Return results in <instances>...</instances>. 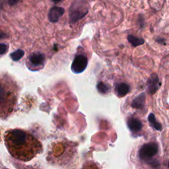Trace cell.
Returning a JSON list of instances; mask_svg holds the SVG:
<instances>
[{
	"instance_id": "1",
	"label": "cell",
	"mask_w": 169,
	"mask_h": 169,
	"mask_svg": "<svg viewBox=\"0 0 169 169\" xmlns=\"http://www.w3.org/2000/svg\"><path fill=\"white\" fill-rule=\"evenodd\" d=\"M3 140L10 155L17 160L29 161L41 152L39 141L24 130L9 129L5 132Z\"/></svg>"
},
{
	"instance_id": "2",
	"label": "cell",
	"mask_w": 169,
	"mask_h": 169,
	"mask_svg": "<svg viewBox=\"0 0 169 169\" xmlns=\"http://www.w3.org/2000/svg\"><path fill=\"white\" fill-rule=\"evenodd\" d=\"M17 101L15 84L0 81V118H5L13 111Z\"/></svg>"
},
{
	"instance_id": "3",
	"label": "cell",
	"mask_w": 169,
	"mask_h": 169,
	"mask_svg": "<svg viewBox=\"0 0 169 169\" xmlns=\"http://www.w3.org/2000/svg\"><path fill=\"white\" fill-rule=\"evenodd\" d=\"M88 13L87 5H84V2L75 1L72 4L69 11V21L71 24L75 23L77 21L83 19Z\"/></svg>"
},
{
	"instance_id": "4",
	"label": "cell",
	"mask_w": 169,
	"mask_h": 169,
	"mask_svg": "<svg viewBox=\"0 0 169 169\" xmlns=\"http://www.w3.org/2000/svg\"><path fill=\"white\" fill-rule=\"evenodd\" d=\"M158 146L155 143L145 144L140 151V157L143 161H150L158 153Z\"/></svg>"
},
{
	"instance_id": "5",
	"label": "cell",
	"mask_w": 169,
	"mask_h": 169,
	"mask_svg": "<svg viewBox=\"0 0 169 169\" xmlns=\"http://www.w3.org/2000/svg\"><path fill=\"white\" fill-rule=\"evenodd\" d=\"M88 64V59L85 55L79 54L75 57L71 64V70L75 74L82 73L86 69Z\"/></svg>"
},
{
	"instance_id": "6",
	"label": "cell",
	"mask_w": 169,
	"mask_h": 169,
	"mask_svg": "<svg viewBox=\"0 0 169 169\" xmlns=\"http://www.w3.org/2000/svg\"><path fill=\"white\" fill-rule=\"evenodd\" d=\"M64 13L65 9L64 8L58 7V6H54L50 9L48 13V19L51 23H57Z\"/></svg>"
},
{
	"instance_id": "7",
	"label": "cell",
	"mask_w": 169,
	"mask_h": 169,
	"mask_svg": "<svg viewBox=\"0 0 169 169\" xmlns=\"http://www.w3.org/2000/svg\"><path fill=\"white\" fill-rule=\"evenodd\" d=\"M45 61V55L41 52L33 53L29 56V62L34 67H38L43 65Z\"/></svg>"
},
{
	"instance_id": "8",
	"label": "cell",
	"mask_w": 169,
	"mask_h": 169,
	"mask_svg": "<svg viewBox=\"0 0 169 169\" xmlns=\"http://www.w3.org/2000/svg\"><path fill=\"white\" fill-rule=\"evenodd\" d=\"M128 126L131 132L137 134L141 130L143 125L140 120L134 117H130L128 120Z\"/></svg>"
},
{
	"instance_id": "9",
	"label": "cell",
	"mask_w": 169,
	"mask_h": 169,
	"mask_svg": "<svg viewBox=\"0 0 169 169\" xmlns=\"http://www.w3.org/2000/svg\"><path fill=\"white\" fill-rule=\"evenodd\" d=\"M159 77L158 75L154 74L150 77L148 81V87L149 92L153 94L155 93L159 89Z\"/></svg>"
},
{
	"instance_id": "10",
	"label": "cell",
	"mask_w": 169,
	"mask_h": 169,
	"mask_svg": "<svg viewBox=\"0 0 169 169\" xmlns=\"http://www.w3.org/2000/svg\"><path fill=\"white\" fill-rule=\"evenodd\" d=\"M130 87L128 84L122 83L116 85V93L119 97H123L130 92Z\"/></svg>"
},
{
	"instance_id": "11",
	"label": "cell",
	"mask_w": 169,
	"mask_h": 169,
	"mask_svg": "<svg viewBox=\"0 0 169 169\" xmlns=\"http://www.w3.org/2000/svg\"><path fill=\"white\" fill-rule=\"evenodd\" d=\"M145 102H146V95H145V93H141L133 100L131 106L135 108L141 109V108H143Z\"/></svg>"
},
{
	"instance_id": "12",
	"label": "cell",
	"mask_w": 169,
	"mask_h": 169,
	"mask_svg": "<svg viewBox=\"0 0 169 169\" xmlns=\"http://www.w3.org/2000/svg\"><path fill=\"white\" fill-rule=\"evenodd\" d=\"M128 40L130 44H131L134 47L141 46L145 43L144 39L141 38L136 37L133 35H129L128 37Z\"/></svg>"
},
{
	"instance_id": "13",
	"label": "cell",
	"mask_w": 169,
	"mask_h": 169,
	"mask_svg": "<svg viewBox=\"0 0 169 169\" xmlns=\"http://www.w3.org/2000/svg\"><path fill=\"white\" fill-rule=\"evenodd\" d=\"M149 121L151 124V125H152L153 128H154L155 130L158 131H161L162 130V125H161L160 123H159L155 118V116L153 114H150L149 118H148Z\"/></svg>"
},
{
	"instance_id": "14",
	"label": "cell",
	"mask_w": 169,
	"mask_h": 169,
	"mask_svg": "<svg viewBox=\"0 0 169 169\" xmlns=\"http://www.w3.org/2000/svg\"><path fill=\"white\" fill-rule=\"evenodd\" d=\"M24 54H25V52L23 50L19 49L12 53L11 54V57L12 59L14 60V61H19V59H21L23 57Z\"/></svg>"
},
{
	"instance_id": "15",
	"label": "cell",
	"mask_w": 169,
	"mask_h": 169,
	"mask_svg": "<svg viewBox=\"0 0 169 169\" xmlns=\"http://www.w3.org/2000/svg\"><path fill=\"white\" fill-rule=\"evenodd\" d=\"M97 89L102 94H106L110 91V87L103 82H99L97 84Z\"/></svg>"
},
{
	"instance_id": "16",
	"label": "cell",
	"mask_w": 169,
	"mask_h": 169,
	"mask_svg": "<svg viewBox=\"0 0 169 169\" xmlns=\"http://www.w3.org/2000/svg\"><path fill=\"white\" fill-rule=\"evenodd\" d=\"M8 47L4 44H0V55H2L4 54L6 51H7Z\"/></svg>"
},
{
	"instance_id": "17",
	"label": "cell",
	"mask_w": 169,
	"mask_h": 169,
	"mask_svg": "<svg viewBox=\"0 0 169 169\" xmlns=\"http://www.w3.org/2000/svg\"><path fill=\"white\" fill-rule=\"evenodd\" d=\"M19 1V0H9V4L11 5H13L16 4Z\"/></svg>"
},
{
	"instance_id": "18",
	"label": "cell",
	"mask_w": 169,
	"mask_h": 169,
	"mask_svg": "<svg viewBox=\"0 0 169 169\" xmlns=\"http://www.w3.org/2000/svg\"><path fill=\"white\" fill-rule=\"evenodd\" d=\"M84 169H97L95 166H92V165H89L88 167H86L85 168H84Z\"/></svg>"
},
{
	"instance_id": "19",
	"label": "cell",
	"mask_w": 169,
	"mask_h": 169,
	"mask_svg": "<svg viewBox=\"0 0 169 169\" xmlns=\"http://www.w3.org/2000/svg\"><path fill=\"white\" fill-rule=\"evenodd\" d=\"M63 1H64V0H52V2H54V3H58L62 2Z\"/></svg>"
},
{
	"instance_id": "20",
	"label": "cell",
	"mask_w": 169,
	"mask_h": 169,
	"mask_svg": "<svg viewBox=\"0 0 169 169\" xmlns=\"http://www.w3.org/2000/svg\"><path fill=\"white\" fill-rule=\"evenodd\" d=\"M3 34H2V33H0V38H3Z\"/></svg>"
}]
</instances>
